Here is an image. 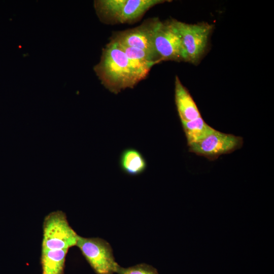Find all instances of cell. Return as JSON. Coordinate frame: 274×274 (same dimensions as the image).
I'll return each instance as SVG.
<instances>
[{
  "instance_id": "cell-5",
  "label": "cell",
  "mask_w": 274,
  "mask_h": 274,
  "mask_svg": "<svg viewBox=\"0 0 274 274\" xmlns=\"http://www.w3.org/2000/svg\"><path fill=\"white\" fill-rule=\"evenodd\" d=\"M76 246L96 274L117 272L120 266L115 261L112 249L106 241L79 235Z\"/></svg>"
},
{
  "instance_id": "cell-12",
  "label": "cell",
  "mask_w": 274,
  "mask_h": 274,
  "mask_svg": "<svg viewBox=\"0 0 274 274\" xmlns=\"http://www.w3.org/2000/svg\"><path fill=\"white\" fill-rule=\"evenodd\" d=\"M119 45L127 56L133 60L152 64L154 65L161 61L158 56L155 52L138 48Z\"/></svg>"
},
{
  "instance_id": "cell-10",
  "label": "cell",
  "mask_w": 274,
  "mask_h": 274,
  "mask_svg": "<svg viewBox=\"0 0 274 274\" xmlns=\"http://www.w3.org/2000/svg\"><path fill=\"white\" fill-rule=\"evenodd\" d=\"M119 165L121 170L130 176H137L144 173L147 163L143 154L134 148L124 150L120 155Z\"/></svg>"
},
{
  "instance_id": "cell-1",
  "label": "cell",
  "mask_w": 274,
  "mask_h": 274,
  "mask_svg": "<svg viewBox=\"0 0 274 274\" xmlns=\"http://www.w3.org/2000/svg\"><path fill=\"white\" fill-rule=\"evenodd\" d=\"M153 65L130 59L119 45L111 40L103 49L100 61L94 70L105 87L118 94L133 88L145 79Z\"/></svg>"
},
{
  "instance_id": "cell-3",
  "label": "cell",
  "mask_w": 274,
  "mask_h": 274,
  "mask_svg": "<svg viewBox=\"0 0 274 274\" xmlns=\"http://www.w3.org/2000/svg\"><path fill=\"white\" fill-rule=\"evenodd\" d=\"M169 22L181 41L185 62L198 63L207 51L213 25L207 22L188 24L175 19Z\"/></svg>"
},
{
  "instance_id": "cell-2",
  "label": "cell",
  "mask_w": 274,
  "mask_h": 274,
  "mask_svg": "<svg viewBox=\"0 0 274 274\" xmlns=\"http://www.w3.org/2000/svg\"><path fill=\"white\" fill-rule=\"evenodd\" d=\"M163 0H99L94 2L100 19L108 23H126L136 21L150 8Z\"/></svg>"
},
{
  "instance_id": "cell-13",
  "label": "cell",
  "mask_w": 274,
  "mask_h": 274,
  "mask_svg": "<svg viewBox=\"0 0 274 274\" xmlns=\"http://www.w3.org/2000/svg\"><path fill=\"white\" fill-rule=\"evenodd\" d=\"M118 274H157L156 270L150 265L146 264H140L128 268L120 266L117 272Z\"/></svg>"
},
{
  "instance_id": "cell-4",
  "label": "cell",
  "mask_w": 274,
  "mask_h": 274,
  "mask_svg": "<svg viewBox=\"0 0 274 274\" xmlns=\"http://www.w3.org/2000/svg\"><path fill=\"white\" fill-rule=\"evenodd\" d=\"M78 236L63 212H52L46 216L43 221L42 250L68 251L76 246Z\"/></svg>"
},
{
  "instance_id": "cell-11",
  "label": "cell",
  "mask_w": 274,
  "mask_h": 274,
  "mask_svg": "<svg viewBox=\"0 0 274 274\" xmlns=\"http://www.w3.org/2000/svg\"><path fill=\"white\" fill-rule=\"evenodd\" d=\"M187 145L199 142L216 131L205 122L202 117L182 123Z\"/></svg>"
},
{
  "instance_id": "cell-6",
  "label": "cell",
  "mask_w": 274,
  "mask_h": 274,
  "mask_svg": "<svg viewBox=\"0 0 274 274\" xmlns=\"http://www.w3.org/2000/svg\"><path fill=\"white\" fill-rule=\"evenodd\" d=\"M241 136L223 133L216 130L202 140L188 146L189 151L214 160L220 156L240 149L243 145Z\"/></svg>"
},
{
  "instance_id": "cell-9",
  "label": "cell",
  "mask_w": 274,
  "mask_h": 274,
  "mask_svg": "<svg viewBox=\"0 0 274 274\" xmlns=\"http://www.w3.org/2000/svg\"><path fill=\"white\" fill-rule=\"evenodd\" d=\"M175 100L181 123L201 117L195 102L178 76L175 81Z\"/></svg>"
},
{
  "instance_id": "cell-7",
  "label": "cell",
  "mask_w": 274,
  "mask_h": 274,
  "mask_svg": "<svg viewBox=\"0 0 274 274\" xmlns=\"http://www.w3.org/2000/svg\"><path fill=\"white\" fill-rule=\"evenodd\" d=\"M153 43L161 61L185 62L181 41L169 21L163 22L157 18L153 31Z\"/></svg>"
},
{
  "instance_id": "cell-8",
  "label": "cell",
  "mask_w": 274,
  "mask_h": 274,
  "mask_svg": "<svg viewBox=\"0 0 274 274\" xmlns=\"http://www.w3.org/2000/svg\"><path fill=\"white\" fill-rule=\"evenodd\" d=\"M156 19H150L135 28L117 32L111 40L122 46L156 53L153 43V31Z\"/></svg>"
}]
</instances>
